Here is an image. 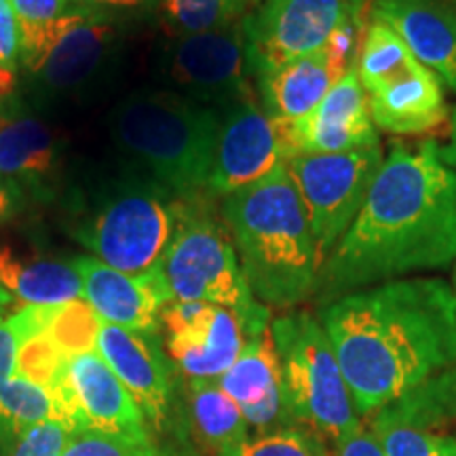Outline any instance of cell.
<instances>
[{
  "label": "cell",
  "instance_id": "ee69618b",
  "mask_svg": "<svg viewBox=\"0 0 456 456\" xmlns=\"http://www.w3.org/2000/svg\"><path fill=\"white\" fill-rule=\"evenodd\" d=\"M454 292H456V273H454Z\"/></svg>",
  "mask_w": 456,
  "mask_h": 456
},
{
  "label": "cell",
  "instance_id": "44dd1931",
  "mask_svg": "<svg viewBox=\"0 0 456 456\" xmlns=\"http://www.w3.org/2000/svg\"><path fill=\"white\" fill-rule=\"evenodd\" d=\"M57 146L47 125L20 102L0 106V175L38 184L53 174Z\"/></svg>",
  "mask_w": 456,
  "mask_h": 456
},
{
  "label": "cell",
  "instance_id": "f1b7e54d",
  "mask_svg": "<svg viewBox=\"0 0 456 456\" xmlns=\"http://www.w3.org/2000/svg\"><path fill=\"white\" fill-rule=\"evenodd\" d=\"M100 328V315L85 298H77L45 309L43 332L70 359L83 355V353L95 351Z\"/></svg>",
  "mask_w": 456,
  "mask_h": 456
},
{
  "label": "cell",
  "instance_id": "ba28073f",
  "mask_svg": "<svg viewBox=\"0 0 456 456\" xmlns=\"http://www.w3.org/2000/svg\"><path fill=\"white\" fill-rule=\"evenodd\" d=\"M357 77L368 95L370 117L379 129L419 135L448 118L442 81L416 60L389 26L372 21L357 53Z\"/></svg>",
  "mask_w": 456,
  "mask_h": 456
},
{
  "label": "cell",
  "instance_id": "ab89813d",
  "mask_svg": "<svg viewBox=\"0 0 456 456\" xmlns=\"http://www.w3.org/2000/svg\"><path fill=\"white\" fill-rule=\"evenodd\" d=\"M15 83H17V70L4 66L3 61H0V100L9 98V95L13 94Z\"/></svg>",
  "mask_w": 456,
  "mask_h": 456
},
{
  "label": "cell",
  "instance_id": "d590c367",
  "mask_svg": "<svg viewBox=\"0 0 456 456\" xmlns=\"http://www.w3.org/2000/svg\"><path fill=\"white\" fill-rule=\"evenodd\" d=\"M20 330L13 317H0V387H4L17 374V353H20Z\"/></svg>",
  "mask_w": 456,
  "mask_h": 456
},
{
  "label": "cell",
  "instance_id": "3957f363",
  "mask_svg": "<svg viewBox=\"0 0 456 456\" xmlns=\"http://www.w3.org/2000/svg\"><path fill=\"white\" fill-rule=\"evenodd\" d=\"M222 220L256 300L289 309L317 292L322 258L285 165L224 197Z\"/></svg>",
  "mask_w": 456,
  "mask_h": 456
},
{
  "label": "cell",
  "instance_id": "4dcf8cb0",
  "mask_svg": "<svg viewBox=\"0 0 456 456\" xmlns=\"http://www.w3.org/2000/svg\"><path fill=\"white\" fill-rule=\"evenodd\" d=\"M61 456H159L148 433L81 429L70 433Z\"/></svg>",
  "mask_w": 456,
  "mask_h": 456
},
{
  "label": "cell",
  "instance_id": "b9f144b4",
  "mask_svg": "<svg viewBox=\"0 0 456 456\" xmlns=\"http://www.w3.org/2000/svg\"><path fill=\"white\" fill-rule=\"evenodd\" d=\"M372 3V0H349V4H351V9L355 11L357 15H362V11L368 7V4Z\"/></svg>",
  "mask_w": 456,
  "mask_h": 456
},
{
  "label": "cell",
  "instance_id": "7c38bea8",
  "mask_svg": "<svg viewBox=\"0 0 456 456\" xmlns=\"http://www.w3.org/2000/svg\"><path fill=\"white\" fill-rule=\"evenodd\" d=\"M292 159L283 125L271 118L254 100L220 114L218 140L205 192L228 197L254 184Z\"/></svg>",
  "mask_w": 456,
  "mask_h": 456
},
{
  "label": "cell",
  "instance_id": "e575fe53",
  "mask_svg": "<svg viewBox=\"0 0 456 456\" xmlns=\"http://www.w3.org/2000/svg\"><path fill=\"white\" fill-rule=\"evenodd\" d=\"M20 60V26L9 0H0V61L17 70Z\"/></svg>",
  "mask_w": 456,
  "mask_h": 456
},
{
  "label": "cell",
  "instance_id": "cb8c5ba5",
  "mask_svg": "<svg viewBox=\"0 0 456 456\" xmlns=\"http://www.w3.org/2000/svg\"><path fill=\"white\" fill-rule=\"evenodd\" d=\"M372 423L437 433L456 423V366L431 376L374 414Z\"/></svg>",
  "mask_w": 456,
  "mask_h": 456
},
{
  "label": "cell",
  "instance_id": "1f68e13d",
  "mask_svg": "<svg viewBox=\"0 0 456 456\" xmlns=\"http://www.w3.org/2000/svg\"><path fill=\"white\" fill-rule=\"evenodd\" d=\"M370 431L385 456H456V437L385 423H372Z\"/></svg>",
  "mask_w": 456,
  "mask_h": 456
},
{
  "label": "cell",
  "instance_id": "8d00e7d4",
  "mask_svg": "<svg viewBox=\"0 0 456 456\" xmlns=\"http://www.w3.org/2000/svg\"><path fill=\"white\" fill-rule=\"evenodd\" d=\"M334 456H385L379 440L374 437L372 431L362 429L346 437L334 448Z\"/></svg>",
  "mask_w": 456,
  "mask_h": 456
},
{
  "label": "cell",
  "instance_id": "74e56055",
  "mask_svg": "<svg viewBox=\"0 0 456 456\" xmlns=\"http://www.w3.org/2000/svg\"><path fill=\"white\" fill-rule=\"evenodd\" d=\"M21 203V188L17 182L0 175V224L11 220L20 209Z\"/></svg>",
  "mask_w": 456,
  "mask_h": 456
},
{
  "label": "cell",
  "instance_id": "e0dca14e",
  "mask_svg": "<svg viewBox=\"0 0 456 456\" xmlns=\"http://www.w3.org/2000/svg\"><path fill=\"white\" fill-rule=\"evenodd\" d=\"M117 28L106 17L83 11L34 72L38 89L47 98L83 95L117 60Z\"/></svg>",
  "mask_w": 456,
  "mask_h": 456
},
{
  "label": "cell",
  "instance_id": "30bf717a",
  "mask_svg": "<svg viewBox=\"0 0 456 456\" xmlns=\"http://www.w3.org/2000/svg\"><path fill=\"white\" fill-rule=\"evenodd\" d=\"M353 17L349 0H256L241 20L249 77L326 49Z\"/></svg>",
  "mask_w": 456,
  "mask_h": 456
},
{
  "label": "cell",
  "instance_id": "f546056e",
  "mask_svg": "<svg viewBox=\"0 0 456 456\" xmlns=\"http://www.w3.org/2000/svg\"><path fill=\"white\" fill-rule=\"evenodd\" d=\"M68 362L70 357L43 330L21 336L20 353H17V374L51 391L57 380L66 374Z\"/></svg>",
  "mask_w": 456,
  "mask_h": 456
},
{
  "label": "cell",
  "instance_id": "2e32d148",
  "mask_svg": "<svg viewBox=\"0 0 456 456\" xmlns=\"http://www.w3.org/2000/svg\"><path fill=\"white\" fill-rule=\"evenodd\" d=\"M72 266L81 277L83 298L102 322L135 332H157L163 309L174 300L161 262L138 275L112 269L94 256H77Z\"/></svg>",
  "mask_w": 456,
  "mask_h": 456
},
{
  "label": "cell",
  "instance_id": "4316f807",
  "mask_svg": "<svg viewBox=\"0 0 456 456\" xmlns=\"http://www.w3.org/2000/svg\"><path fill=\"white\" fill-rule=\"evenodd\" d=\"M57 420L55 399L49 389L15 374L0 387V437H15L43 420Z\"/></svg>",
  "mask_w": 456,
  "mask_h": 456
},
{
  "label": "cell",
  "instance_id": "d6a6232c",
  "mask_svg": "<svg viewBox=\"0 0 456 456\" xmlns=\"http://www.w3.org/2000/svg\"><path fill=\"white\" fill-rule=\"evenodd\" d=\"M222 456H330L326 442L319 440L315 433L288 427V429L262 433L258 437H249L241 446Z\"/></svg>",
  "mask_w": 456,
  "mask_h": 456
},
{
  "label": "cell",
  "instance_id": "52a82bcc",
  "mask_svg": "<svg viewBox=\"0 0 456 456\" xmlns=\"http://www.w3.org/2000/svg\"><path fill=\"white\" fill-rule=\"evenodd\" d=\"M186 201L155 180L112 186L74 228L78 243L112 269L138 275L163 260Z\"/></svg>",
  "mask_w": 456,
  "mask_h": 456
},
{
  "label": "cell",
  "instance_id": "d4e9b609",
  "mask_svg": "<svg viewBox=\"0 0 456 456\" xmlns=\"http://www.w3.org/2000/svg\"><path fill=\"white\" fill-rule=\"evenodd\" d=\"M20 26V61L37 72L57 38L70 28L83 9H70L72 0H9Z\"/></svg>",
  "mask_w": 456,
  "mask_h": 456
},
{
  "label": "cell",
  "instance_id": "6da1fadb",
  "mask_svg": "<svg viewBox=\"0 0 456 456\" xmlns=\"http://www.w3.org/2000/svg\"><path fill=\"white\" fill-rule=\"evenodd\" d=\"M456 260V171L436 142L393 146L349 231L322 265L317 292L332 302Z\"/></svg>",
  "mask_w": 456,
  "mask_h": 456
},
{
  "label": "cell",
  "instance_id": "9c48e42d",
  "mask_svg": "<svg viewBox=\"0 0 456 456\" xmlns=\"http://www.w3.org/2000/svg\"><path fill=\"white\" fill-rule=\"evenodd\" d=\"M383 161L379 144L336 155H300L285 163L305 205L322 265L357 218Z\"/></svg>",
  "mask_w": 456,
  "mask_h": 456
},
{
  "label": "cell",
  "instance_id": "ac0fdd59",
  "mask_svg": "<svg viewBox=\"0 0 456 456\" xmlns=\"http://www.w3.org/2000/svg\"><path fill=\"white\" fill-rule=\"evenodd\" d=\"M95 351L135 399L146 423L161 427L171 403V372L155 334L102 322Z\"/></svg>",
  "mask_w": 456,
  "mask_h": 456
},
{
  "label": "cell",
  "instance_id": "484cf974",
  "mask_svg": "<svg viewBox=\"0 0 456 456\" xmlns=\"http://www.w3.org/2000/svg\"><path fill=\"white\" fill-rule=\"evenodd\" d=\"M191 408L199 433L218 456L249 440V425L241 408L220 389L218 380L192 379Z\"/></svg>",
  "mask_w": 456,
  "mask_h": 456
},
{
  "label": "cell",
  "instance_id": "ffe728a7",
  "mask_svg": "<svg viewBox=\"0 0 456 456\" xmlns=\"http://www.w3.org/2000/svg\"><path fill=\"white\" fill-rule=\"evenodd\" d=\"M216 380L260 436L296 427L285 403L281 366L271 328L245 340L237 362Z\"/></svg>",
  "mask_w": 456,
  "mask_h": 456
},
{
  "label": "cell",
  "instance_id": "4fadbf2b",
  "mask_svg": "<svg viewBox=\"0 0 456 456\" xmlns=\"http://www.w3.org/2000/svg\"><path fill=\"white\" fill-rule=\"evenodd\" d=\"M51 395L55 399L57 420L70 433L81 429L148 433L135 399L98 351L72 357Z\"/></svg>",
  "mask_w": 456,
  "mask_h": 456
},
{
  "label": "cell",
  "instance_id": "277c9868",
  "mask_svg": "<svg viewBox=\"0 0 456 456\" xmlns=\"http://www.w3.org/2000/svg\"><path fill=\"white\" fill-rule=\"evenodd\" d=\"M218 129V110L174 91H134L110 112L117 146L180 199H197L208 188Z\"/></svg>",
  "mask_w": 456,
  "mask_h": 456
},
{
  "label": "cell",
  "instance_id": "f35d334b",
  "mask_svg": "<svg viewBox=\"0 0 456 456\" xmlns=\"http://www.w3.org/2000/svg\"><path fill=\"white\" fill-rule=\"evenodd\" d=\"M437 155L448 167H456V108L452 112V123H450V135L448 142L444 146H437Z\"/></svg>",
  "mask_w": 456,
  "mask_h": 456
},
{
  "label": "cell",
  "instance_id": "60d3db41",
  "mask_svg": "<svg viewBox=\"0 0 456 456\" xmlns=\"http://www.w3.org/2000/svg\"><path fill=\"white\" fill-rule=\"evenodd\" d=\"M91 4H104V7H140L146 0H83Z\"/></svg>",
  "mask_w": 456,
  "mask_h": 456
},
{
  "label": "cell",
  "instance_id": "603a6c76",
  "mask_svg": "<svg viewBox=\"0 0 456 456\" xmlns=\"http://www.w3.org/2000/svg\"><path fill=\"white\" fill-rule=\"evenodd\" d=\"M0 285L17 300L55 306L83 298V283L72 262L20 256L0 248Z\"/></svg>",
  "mask_w": 456,
  "mask_h": 456
},
{
  "label": "cell",
  "instance_id": "8fae6325",
  "mask_svg": "<svg viewBox=\"0 0 456 456\" xmlns=\"http://www.w3.org/2000/svg\"><path fill=\"white\" fill-rule=\"evenodd\" d=\"M167 74L182 95L220 114L252 100L241 21L220 30L178 37L169 47Z\"/></svg>",
  "mask_w": 456,
  "mask_h": 456
},
{
  "label": "cell",
  "instance_id": "8992f818",
  "mask_svg": "<svg viewBox=\"0 0 456 456\" xmlns=\"http://www.w3.org/2000/svg\"><path fill=\"white\" fill-rule=\"evenodd\" d=\"M161 266L174 300L208 302L232 311L245 340L271 328L269 306L254 298L245 281L231 232L203 205H184Z\"/></svg>",
  "mask_w": 456,
  "mask_h": 456
},
{
  "label": "cell",
  "instance_id": "836d02e7",
  "mask_svg": "<svg viewBox=\"0 0 456 456\" xmlns=\"http://www.w3.org/2000/svg\"><path fill=\"white\" fill-rule=\"evenodd\" d=\"M70 429L60 420H43L26 433H21L15 444L13 456H61Z\"/></svg>",
  "mask_w": 456,
  "mask_h": 456
},
{
  "label": "cell",
  "instance_id": "7a4b0ae2",
  "mask_svg": "<svg viewBox=\"0 0 456 456\" xmlns=\"http://www.w3.org/2000/svg\"><path fill=\"white\" fill-rule=\"evenodd\" d=\"M322 323L359 416H374L431 376L456 366V292L406 277L330 302Z\"/></svg>",
  "mask_w": 456,
  "mask_h": 456
},
{
  "label": "cell",
  "instance_id": "7402d4cb",
  "mask_svg": "<svg viewBox=\"0 0 456 456\" xmlns=\"http://www.w3.org/2000/svg\"><path fill=\"white\" fill-rule=\"evenodd\" d=\"M245 336L239 317L224 306H214L201 326L169 336L167 351L182 372L192 379L216 380L241 355Z\"/></svg>",
  "mask_w": 456,
  "mask_h": 456
},
{
  "label": "cell",
  "instance_id": "d6986e66",
  "mask_svg": "<svg viewBox=\"0 0 456 456\" xmlns=\"http://www.w3.org/2000/svg\"><path fill=\"white\" fill-rule=\"evenodd\" d=\"M372 21L389 26L416 60L456 91V4L446 0H372Z\"/></svg>",
  "mask_w": 456,
  "mask_h": 456
},
{
  "label": "cell",
  "instance_id": "9a60e30c",
  "mask_svg": "<svg viewBox=\"0 0 456 456\" xmlns=\"http://www.w3.org/2000/svg\"><path fill=\"white\" fill-rule=\"evenodd\" d=\"M281 125L292 159L379 146V131L355 68L342 74L306 117Z\"/></svg>",
  "mask_w": 456,
  "mask_h": 456
},
{
  "label": "cell",
  "instance_id": "5b68a950",
  "mask_svg": "<svg viewBox=\"0 0 456 456\" xmlns=\"http://www.w3.org/2000/svg\"><path fill=\"white\" fill-rule=\"evenodd\" d=\"M285 403L294 425L319 440L340 442L362 429L355 402L322 319L296 311L271 322Z\"/></svg>",
  "mask_w": 456,
  "mask_h": 456
},
{
  "label": "cell",
  "instance_id": "bcb514c9",
  "mask_svg": "<svg viewBox=\"0 0 456 456\" xmlns=\"http://www.w3.org/2000/svg\"><path fill=\"white\" fill-rule=\"evenodd\" d=\"M454 437H456V436H454Z\"/></svg>",
  "mask_w": 456,
  "mask_h": 456
},
{
  "label": "cell",
  "instance_id": "f6af8a7d",
  "mask_svg": "<svg viewBox=\"0 0 456 456\" xmlns=\"http://www.w3.org/2000/svg\"><path fill=\"white\" fill-rule=\"evenodd\" d=\"M446 3H452V4H456V0H446Z\"/></svg>",
  "mask_w": 456,
  "mask_h": 456
},
{
  "label": "cell",
  "instance_id": "5bb4252c",
  "mask_svg": "<svg viewBox=\"0 0 456 456\" xmlns=\"http://www.w3.org/2000/svg\"><path fill=\"white\" fill-rule=\"evenodd\" d=\"M359 17L346 21L326 49L300 57L275 70L256 77L262 110L277 123H292L306 117L332 85L351 68L357 57V28Z\"/></svg>",
  "mask_w": 456,
  "mask_h": 456
},
{
  "label": "cell",
  "instance_id": "7bdbcfd3",
  "mask_svg": "<svg viewBox=\"0 0 456 456\" xmlns=\"http://www.w3.org/2000/svg\"><path fill=\"white\" fill-rule=\"evenodd\" d=\"M9 300H11V294L7 292V289L3 288V285H0V311H3L4 306L9 305Z\"/></svg>",
  "mask_w": 456,
  "mask_h": 456
},
{
  "label": "cell",
  "instance_id": "83f0119b",
  "mask_svg": "<svg viewBox=\"0 0 456 456\" xmlns=\"http://www.w3.org/2000/svg\"><path fill=\"white\" fill-rule=\"evenodd\" d=\"M252 0H159L165 26L175 37L239 24Z\"/></svg>",
  "mask_w": 456,
  "mask_h": 456
}]
</instances>
